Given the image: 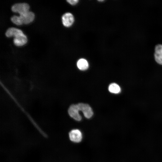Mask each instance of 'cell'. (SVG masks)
Listing matches in <instances>:
<instances>
[{"instance_id":"obj_1","label":"cell","mask_w":162,"mask_h":162,"mask_svg":"<svg viewBox=\"0 0 162 162\" xmlns=\"http://www.w3.org/2000/svg\"><path fill=\"white\" fill-rule=\"evenodd\" d=\"M29 6L26 3H16L13 5L11 7L12 10L17 12L21 15L29 11Z\"/></svg>"},{"instance_id":"obj_2","label":"cell","mask_w":162,"mask_h":162,"mask_svg":"<svg viewBox=\"0 0 162 162\" xmlns=\"http://www.w3.org/2000/svg\"><path fill=\"white\" fill-rule=\"evenodd\" d=\"M70 140L73 142L78 143L80 142L82 139V134L81 131L78 129L71 130L69 133Z\"/></svg>"},{"instance_id":"obj_3","label":"cell","mask_w":162,"mask_h":162,"mask_svg":"<svg viewBox=\"0 0 162 162\" xmlns=\"http://www.w3.org/2000/svg\"><path fill=\"white\" fill-rule=\"evenodd\" d=\"M79 111L83 112L85 117L87 118H91L93 115L92 110L90 106L86 104L80 103L77 104Z\"/></svg>"},{"instance_id":"obj_4","label":"cell","mask_w":162,"mask_h":162,"mask_svg":"<svg viewBox=\"0 0 162 162\" xmlns=\"http://www.w3.org/2000/svg\"><path fill=\"white\" fill-rule=\"evenodd\" d=\"M79 110L77 104H72L69 107L68 113L69 116L74 120L80 121L82 117L79 113Z\"/></svg>"},{"instance_id":"obj_5","label":"cell","mask_w":162,"mask_h":162,"mask_svg":"<svg viewBox=\"0 0 162 162\" xmlns=\"http://www.w3.org/2000/svg\"><path fill=\"white\" fill-rule=\"evenodd\" d=\"M62 20L63 25L66 27H68L72 25L74 22V19L72 14L67 12L63 15Z\"/></svg>"},{"instance_id":"obj_6","label":"cell","mask_w":162,"mask_h":162,"mask_svg":"<svg viewBox=\"0 0 162 162\" xmlns=\"http://www.w3.org/2000/svg\"><path fill=\"white\" fill-rule=\"evenodd\" d=\"M22 23L28 24L32 22L34 18V14L31 11L27 12L21 15H20Z\"/></svg>"},{"instance_id":"obj_7","label":"cell","mask_w":162,"mask_h":162,"mask_svg":"<svg viewBox=\"0 0 162 162\" xmlns=\"http://www.w3.org/2000/svg\"><path fill=\"white\" fill-rule=\"evenodd\" d=\"M154 57L156 61L162 65V45L158 44L155 46Z\"/></svg>"},{"instance_id":"obj_8","label":"cell","mask_w":162,"mask_h":162,"mask_svg":"<svg viewBox=\"0 0 162 162\" xmlns=\"http://www.w3.org/2000/svg\"><path fill=\"white\" fill-rule=\"evenodd\" d=\"M27 41V37L23 33L15 37L13 40L14 44L17 46L24 45L26 44Z\"/></svg>"},{"instance_id":"obj_9","label":"cell","mask_w":162,"mask_h":162,"mask_svg":"<svg viewBox=\"0 0 162 162\" xmlns=\"http://www.w3.org/2000/svg\"><path fill=\"white\" fill-rule=\"evenodd\" d=\"M22 32L20 29L14 27L9 28L5 32V35L8 37L12 36L14 37L23 34Z\"/></svg>"},{"instance_id":"obj_10","label":"cell","mask_w":162,"mask_h":162,"mask_svg":"<svg viewBox=\"0 0 162 162\" xmlns=\"http://www.w3.org/2000/svg\"><path fill=\"white\" fill-rule=\"evenodd\" d=\"M77 65L78 68L80 70H85L88 68V64L86 59L81 58L77 61Z\"/></svg>"},{"instance_id":"obj_11","label":"cell","mask_w":162,"mask_h":162,"mask_svg":"<svg viewBox=\"0 0 162 162\" xmlns=\"http://www.w3.org/2000/svg\"><path fill=\"white\" fill-rule=\"evenodd\" d=\"M109 91L112 93L118 94L121 91V88L117 84L112 83L109 86Z\"/></svg>"},{"instance_id":"obj_12","label":"cell","mask_w":162,"mask_h":162,"mask_svg":"<svg viewBox=\"0 0 162 162\" xmlns=\"http://www.w3.org/2000/svg\"><path fill=\"white\" fill-rule=\"evenodd\" d=\"M11 20L14 23L17 25H21L23 24L20 16H13L11 17Z\"/></svg>"},{"instance_id":"obj_13","label":"cell","mask_w":162,"mask_h":162,"mask_svg":"<svg viewBox=\"0 0 162 162\" xmlns=\"http://www.w3.org/2000/svg\"><path fill=\"white\" fill-rule=\"evenodd\" d=\"M67 1L70 4L72 5H75L77 4L79 0H68Z\"/></svg>"},{"instance_id":"obj_14","label":"cell","mask_w":162,"mask_h":162,"mask_svg":"<svg viewBox=\"0 0 162 162\" xmlns=\"http://www.w3.org/2000/svg\"><path fill=\"white\" fill-rule=\"evenodd\" d=\"M98 1L99 2H103L104 0H98Z\"/></svg>"}]
</instances>
